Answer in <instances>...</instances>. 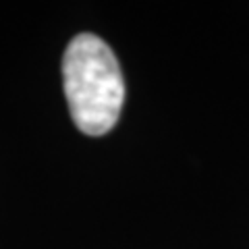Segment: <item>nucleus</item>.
Here are the masks:
<instances>
[{"label":"nucleus","mask_w":249,"mask_h":249,"mask_svg":"<svg viewBox=\"0 0 249 249\" xmlns=\"http://www.w3.org/2000/svg\"><path fill=\"white\" fill-rule=\"evenodd\" d=\"M62 83L75 127L85 135L108 133L119 121L124 81L114 52L102 37L79 34L62 56Z\"/></svg>","instance_id":"nucleus-1"}]
</instances>
